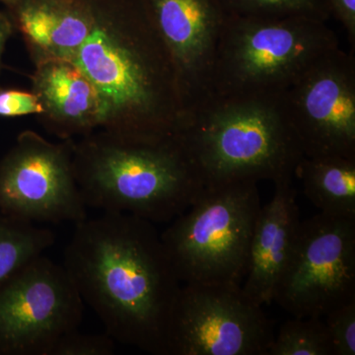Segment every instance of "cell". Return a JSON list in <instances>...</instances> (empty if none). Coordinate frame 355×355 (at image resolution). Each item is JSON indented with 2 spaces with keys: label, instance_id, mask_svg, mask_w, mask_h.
Wrapping results in <instances>:
<instances>
[{
  "label": "cell",
  "instance_id": "1",
  "mask_svg": "<svg viewBox=\"0 0 355 355\" xmlns=\"http://www.w3.org/2000/svg\"><path fill=\"white\" fill-rule=\"evenodd\" d=\"M64 268L116 342L168 355L182 282L153 222L119 212L74 224Z\"/></svg>",
  "mask_w": 355,
  "mask_h": 355
},
{
  "label": "cell",
  "instance_id": "2",
  "mask_svg": "<svg viewBox=\"0 0 355 355\" xmlns=\"http://www.w3.org/2000/svg\"><path fill=\"white\" fill-rule=\"evenodd\" d=\"M89 3L92 27L73 62L99 95V130L137 141L176 137L184 125L183 103L148 2Z\"/></svg>",
  "mask_w": 355,
  "mask_h": 355
},
{
  "label": "cell",
  "instance_id": "3",
  "mask_svg": "<svg viewBox=\"0 0 355 355\" xmlns=\"http://www.w3.org/2000/svg\"><path fill=\"white\" fill-rule=\"evenodd\" d=\"M72 160L86 207L153 223L176 218L205 188L179 135L137 141L97 130L74 139Z\"/></svg>",
  "mask_w": 355,
  "mask_h": 355
},
{
  "label": "cell",
  "instance_id": "4",
  "mask_svg": "<svg viewBox=\"0 0 355 355\" xmlns=\"http://www.w3.org/2000/svg\"><path fill=\"white\" fill-rule=\"evenodd\" d=\"M179 137L205 187L292 180L304 156L284 93L212 98L191 114Z\"/></svg>",
  "mask_w": 355,
  "mask_h": 355
},
{
  "label": "cell",
  "instance_id": "5",
  "mask_svg": "<svg viewBox=\"0 0 355 355\" xmlns=\"http://www.w3.org/2000/svg\"><path fill=\"white\" fill-rule=\"evenodd\" d=\"M338 49V37L324 21L228 15L217 48L214 98L284 94Z\"/></svg>",
  "mask_w": 355,
  "mask_h": 355
},
{
  "label": "cell",
  "instance_id": "6",
  "mask_svg": "<svg viewBox=\"0 0 355 355\" xmlns=\"http://www.w3.org/2000/svg\"><path fill=\"white\" fill-rule=\"evenodd\" d=\"M261 207L258 182L205 187L160 234L182 284L241 286Z\"/></svg>",
  "mask_w": 355,
  "mask_h": 355
},
{
  "label": "cell",
  "instance_id": "7",
  "mask_svg": "<svg viewBox=\"0 0 355 355\" xmlns=\"http://www.w3.org/2000/svg\"><path fill=\"white\" fill-rule=\"evenodd\" d=\"M355 300V218L301 220L273 301L292 317L323 318Z\"/></svg>",
  "mask_w": 355,
  "mask_h": 355
},
{
  "label": "cell",
  "instance_id": "8",
  "mask_svg": "<svg viewBox=\"0 0 355 355\" xmlns=\"http://www.w3.org/2000/svg\"><path fill=\"white\" fill-rule=\"evenodd\" d=\"M83 314L64 266L41 254L0 284V355H49Z\"/></svg>",
  "mask_w": 355,
  "mask_h": 355
},
{
  "label": "cell",
  "instance_id": "9",
  "mask_svg": "<svg viewBox=\"0 0 355 355\" xmlns=\"http://www.w3.org/2000/svg\"><path fill=\"white\" fill-rule=\"evenodd\" d=\"M275 334L240 284H182L168 355H266Z\"/></svg>",
  "mask_w": 355,
  "mask_h": 355
},
{
  "label": "cell",
  "instance_id": "10",
  "mask_svg": "<svg viewBox=\"0 0 355 355\" xmlns=\"http://www.w3.org/2000/svg\"><path fill=\"white\" fill-rule=\"evenodd\" d=\"M73 141L55 144L33 130L21 132L0 160V214L51 223L87 218L74 173Z\"/></svg>",
  "mask_w": 355,
  "mask_h": 355
},
{
  "label": "cell",
  "instance_id": "11",
  "mask_svg": "<svg viewBox=\"0 0 355 355\" xmlns=\"http://www.w3.org/2000/svg\"><path fill=\"white\" fill-rule=\"evenodd\" d=\"M284 99L304 156L355 158L354 51L340 48L320 60Z\"/></svg>",
  "mask_w": 355,
  "mask_h": 355
},
{
  "label": "cell",
  "instance_id": "12",
  "mask_svg": "<svg viewBox=\"0 0 355 355\" xmlns=\"http://www.w3.org/2000/svg\"><path fill=\"white\" fill-rule=\"evenodd\" d=\"M147 2L176 70L186 125L214 98L217 48L228 14L219 0Z\"/></svg>",
  "mask_w": 355,
  "mask_h": 355
},
{
  "label": "cell",
  "instance_id": "13",
  "mask_svg": "<svg viewBox=\"0 0 355 355\" xmlns=\"http://www.w3.org/2000/svg\"><path fill=\"white\" fill-rule=\"evenodd\" d=\"M300 222L297 193L292 180L275 183L273 197L261 207L241 284L244 293L256 304L272 302L293 251Z\"/></svg>",
  "mask_w": 355,
  "mask_h": 355
},
{
  "label": "cell",
  "instance_id": "14",
  "mask_svg": "<svg viewBox=\"0 0 355 355\" xmlns=\"http://www.w3.org/2000/svg\"><path fill=\"white\" fill-rule=\"evenodd\" d=\"M1 4L35 65L73 62L92 27L89 0H4Z\"/></svg>",
  "mask_w": 355,
  "mask_h": 355
},
{
  "label": "cell",
  "instance_id": "15",
  "mask_svg": "<svg viewBox=\"0 0 355 355\" xmlns=\"http://www.w3.org/2000/svg\"><path fill=\"white\" fill-rule=\"evenodd\" d=\"M31 91L42 107L40 123L58 139H80L99 130V95L73 62L50 60L35 65Z\"/></svg>",
  "mask_w": 355,
  "mask_h": 355
},
{
  "label": "cell",
  "instance_id": "16",
  "mask_svg": "<svg viewBox=\"0 0 355 355\" xmlns=\"http://www.w3.org/2000/svg\"><path fill=\"white\" fill-rule=\"evenodd\" d=\"M294 176L320 212L355 218V158L303 156Z\"/></svg>",
  "mask_w": 355,
  "mask_h": 355
},
{
  "label": "cell",
  "instance_id": "17",
  "mask_svg": "<svg viewBox=\"0 0 355 355\" xmlns=\"http://www.w3.org/2000/svg\"><path fill=\"white\" fill-rule=\"evenodd\" d=\"M55 236L34 222L0 214V284L53 246Z\"/></svg>",
  "mask_w": 355,
  "mask_h": 355
},
{
  "label": "cell",
  "instance_id": "18",
  "mask_svg": "<svg viewBox=\"0 0 355 355\" xmlns=\"http://www.w3.org/2000/svg\"><path fill=\"white\" fill-rule=\"evenodd\" d=\"M266 355H331L323 318L287 320L275 334Z\"/></svg>",
  "mask_w": 355,
  "mask_h": 355
},
{
  "label": "cell",
  "instance_id": "19",
  "mask_svg": "<svg viewBox=\"0 0 355 355\" xmlns=\"http://www.w3.org/2000/svg\"><path fill=\"white\" fill-rule=\"evenodd\" d=\"M228 15L240 17H306L328 22L326 0H219Z\"/></svg>",
  "mask_w": 355,
  "mask_h": 355
},
{
  "label": "cell",
  "instance_id": "20",
  "mask_svg": "<svg viewBox=\"0 0 355 355\" xmlns=\"http://www.w3.org/2000/svg\"><path fill=\"white\" fill-rule=\"evenodd\" d=\"M331 355H355V300L323 317Z\"/></svg>",
  "mask_w": 355,
  "mask_h": 355
},
{
  "label": "cell",
  "instance_id": "21",
  "mask_svg": "<svg viewBox=\"0 0 355 355\" xmlns=\"http://www.w3.org/2000/svg\"><path fill=\"white\" fill-rule=\"evenodd\" d=\"M116 340L109 334H84L78 329L62 336L49 355H112Z\"/></svg>",
  "mask_w": 355,
  "mask_h": 355
},
{
  "label": "cell",
  "instance_id": "22",
  "mask_svg": "<svg viewBox=\"0 0 355 355\" xmlns=\"http://www.w3.org/2000/svg\"><path fill=\"white\" fill-rule=\"evenodd\" d=\"M42 113V107L34 93L18 89H0V116L15 118Z\"/></svg>",
  "mask_w": 355,
  "mask_h": 355
},
{
  "label": "cell",
  "instance_id": "23",
  "mask_svg": "<svg viewBox=\"0 0 355 355\" xmlns=\"http://www.w3.org/2000/svg\"><path fill=\"white\" fill-rule=\"evenodd\" d=\"M331 17L340 23L352 51L355 49V0H326Z\"/></svg>",
  "mask_w": 355,
  "mask_h": 355
},
{
  "label": "cell",
  "instance_id": "24",
  "mask_svg": "<svg viewBox=\"0 0 355 355\" xmlns=\"http://www.w3.org/2000/svg\"><path fill=\"white\" fill-rule=\"evenodd\" d=\"M14 33L13 26L4 10H0V74L3 67V55L7 42Z\"/></svg>",
  "mask_w": 355,
  "mask_h": 355
},
{
  "label": "cell",
  "instance_id": "25",
  "mask_svg": "<svg viewBox=\"0 0 355 355\" xmlns=\"http://www.w3.org/2000/svg\"><path fill=\"white\" fill-rule=\"evenodd\" d=\"M4 0H0V3H2V2H3Z\"/></svg>",
  "mask_w": 355,
  "mask_h": 355
}]
</instances>
